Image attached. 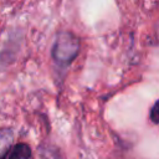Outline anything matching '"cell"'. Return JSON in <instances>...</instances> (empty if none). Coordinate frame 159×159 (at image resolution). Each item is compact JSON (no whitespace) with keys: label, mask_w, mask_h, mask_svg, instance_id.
Here are the masks:
<instances>
[{"label":"cell","mask_w":159,"mask_h":159,"mask_svg":"<svg viewBox=\"0 0 159 159\" xmlns=\"http://www.w3.org/2000/svg\"><path fill=\"white\" fill-rule=\"evenodd\" d=\"M81 48L80 39L71 31H60L53 41L51 56L60 66L71 65L78 56Z\"/></svg>","instance_id":"cell-1"},{"label":"cell","mask_w":159,"mask_h":159,"mask_svg":"<svg viewBox=\"0 0 159 159\" xmlns=\"http://www.w3.org/2000/svg\"><path fill=\"white\" fill-rule=\"evenodd\" d=\"M31 157V149L25 143H19L12 147L4 159H29Z\"/></svg>","instance_id":"cell-2"},{"label":"cell","mask_w":159,"mask_h":159,"mask_svg":"<svg viewBox=\"0 0 159 159\" xmlns=\"http://www.w3.org/2000/svg\"><path fill=\"white\" fill-rule=\"evenodd\" d=\"M12 144V132L10 129L0 130V159H4L7 152L11 149Z\"/></svg>","instance_id":"cell-3"},{"label":"cell","mask_w":159,"mask_h":159,"mask_svg":"<svg viewBox=\"0 0 159 159\" xmlns=\"http://www.w3.org/2000/svg\"><path fill=\"white\" fill-rule=\"evenodd\" d=\"M149 118L153 123L159 124V99L153 104V107L150 109V113H149Z\"/></svg>","instance_id":"cell-4"},{"label":"cell","mask_w":159,"mask_h":159,"mask_svg":"<svg viewBox=\"0 0 159 159\" xmlns=\"http://www.w3.org/2000/svg\"><path fill=\"white\" fill-rule=\"evenodd\" d=\"M42 159H60L58 158V155H57V153H55V152H52L51 149H45V150H42Z\"/></svg>","instance_id":"cell-5"}]
</instances>
